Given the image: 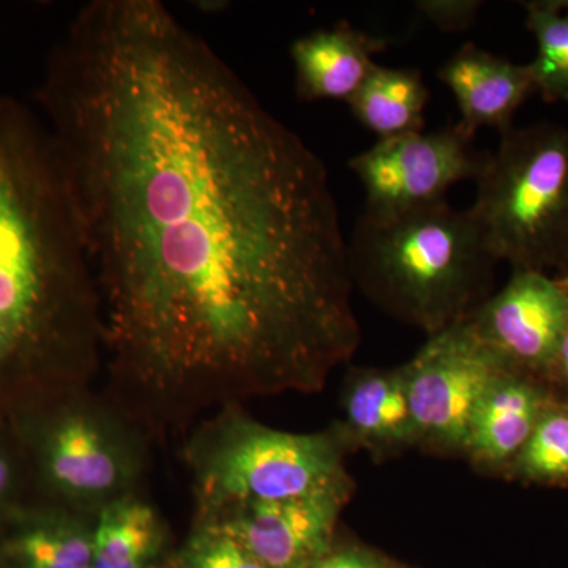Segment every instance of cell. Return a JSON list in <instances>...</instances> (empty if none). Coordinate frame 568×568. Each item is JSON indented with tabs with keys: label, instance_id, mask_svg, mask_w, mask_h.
<instances>
[{
	"label": "cell",
	"instance_id": "cell-1",
	"mask_svg": "<svg viewBox=\"0 0 568 568\" xmlns=\"http://www.w3.org/2000/svg\"><path fill=\"white\" fill-rule=\"evenodd\" d=\"M37 102L102 298V392L152 443L354 354L327 168L164 3L82 7Z\"/></svg>",
	"mask_w": 568,
	"mask_h": 568
},
{
	"label": "cell",
	"instance_id": "cell-2",
	"mask_svg": "<svg viewBox=\"0 0 568 568\" xmlns=\"http://www.w3.org/2000/svg\"><path fill=\"white\" fill-rule=\"evenodd\" d=\"M102 298L61 153L41 115L0 97V424L102 375Z\"/></svg>",
	"mask_w": 568,
	"mask_h": 568
},
{
	"label": "cell",
	"instance_id": "cell-3",
	"mask_svg": "<svg viewBox=\"0 0 568 568\" xmlns=\"http://www.w3.org/2000/svg\"><path fill=\"white\" fill-rule=\"evenodd\" d=\"M347 265L366 297L432 336L489 298L497 260L469 209L446 200L383 219L361 213Z\"/></svg>",
	"mask_w": 568,
	"mask_h": 568
},
{
	"label": "cell",
	"instance_id": "cell-4",
	"mask_svg": "<svg viewBox=\"0 0 568 568\" xmlns=\"http://www.w3.org/2000/svg\"><path fill=\"white\" fill-rule=\"evenodd\" d=\"M181 458L192 477L194 519L347 481L342 437L271 428L250 417L244 406L223 407L194 425Z\"/></svg>",
	"mask_w": 568,
	"mask_h": 568
},
{
	"label": "cell",
	"instance_id": "cell-5",
	"mask_svg": "<svg viewBox=\"0 0 568 568\" xmlns=\"http://www.w3.org/2000/svg\"><path fill=\"white\" fill-rule=\"evenodd\" d=\"M13 426L36 499L97 517L115 500L144 493L152 440L103 392H78Z\"/></svg>",
	"mask_w": 568,
	"mask_h": 568
},
{
	"label": "cell",
	"instance_id": "cell-6",
	"mask_svg": "<svg viewBox=\"0 0 568 568\" xmlns=\"http://www.w3.org/2000/svg\"><path fill=\"white\" fill-rule=\"evenodd\" d=\"M469 209L497 263L514 271L568 265V129L538 122L500 133Z\"/></svg>",
	"mask_w": 568,
	"mask_h": 568
},
{
	"label": "cell",
	"instance_id": "cell-7",
	"mask_svg": "<svg viewBox=\"0 0 568 568\" xmlns=\"http://www.w3.org/2000/svg\"><path fill=\"white\" fill-rule=\"evenodd\" d=\"M510 369L467 317L429 336L410 364L403 366L417 440L465 450L481 396Z\"/></svg>",
	"mask_w": 568,
	"mask_h": 568
},
{
	"label": "cell",
	"instance_id": "cell-8",
	"mask_svg": "<svg viewBox=\"0 0 568 568\" xmlns=\"http://www.w3.org/2000/svg\"><path fill=\"white\" fill-rule=\"evenodd\" d=\"M473 140L458 125L377 140L349 160L365 193L362 213L383 219L446 201L452 186L476 181L487 163L489 153Z\"/></svg>",
	"mask_w": 568,
	"mask_h": 568
},
{
	"label": "cell",
	"instance_id": "cell-9",
	"mask_svg": "<svg viewBox=\"0 0 568 568\" xmlns=\"http://www.w3.org/2000/svg\"><path fill=\"white\" fill-rule=\"evenodd\" d=\"M467 321L511 368L545 381L568 327V291L544 272L514 271Z\"/></svg>",
	"mask_w": 568,
	"mask_h": 568
},
{
	"label": "cell",
	"instance_id": "cell-10",
	"mask_svg": "<svg viewBox=\"0 0 568 568\" xmlns=\"http://www.w3.org/2000/svg\"><path fill=\"white\" fill-rule=\"evenodd\" d=\"M349 484L283 500H257L211 518L233 534L267 568H312L332 549Z\"/></svg>",
	"mask_w": 568,
	"mask_h": 568
},
{
	"label": "cell",
	"instance_id": "cell-11",
	"mask_svg": "<svg viewBox=\"0 0 568 568\" xmlns=\"http://www.w3.org/2000/svg\"><path fill=\"white\" fill-rule=\"evenodd\" d=\"M437 77L454 93L462 115L457 125L470 138L485 126L507 132L521 104L536 93L529 63L517 65L474 43L459 48Z\"/></svg>",
	"mask_w": 568,
	"mask_h": 568
},
{
	"label": "cell",
	"instance_id": "cell-12",
	"mask_svg": "<svg viewBox=\"0 0 568 568\" xmlns=\"http://www.w3.org/2000/svg\"><path fill=\"white\" fill-rule=\"evenodd\" d=\"M95 519L31 500L0 525V568L91 567Z\"/></svg>",
	"mask_w": 568,
	"mask_h": 568
},
{
	"label": "cell",
	"instance_id": "cell-13",
	"mask_svg": "<svg viewBox=\"0 0 568 568\" xmlns=\"http://www.w3.org/2000/svg\"><path fill=\"white\" fill-rule=\"evenodd\" d=\"M387 48L383 37L338 22L298 37L291 44L295 91L305 102H349L377 65L373 55Z\"/></svg>",
	"mask_w": 568,
	"mask_h": 568
},
{
	"label": "cell",
	"instance_id": "cell-14",
	"mask_svg": "<svg viewBox=\"0 0 568 568\" xmlns=\"http://www.w3.org/2000/svg\"><path fill=\"white\" fill-rule=\"evenodd\" d=\"M551 399L544 381L517 369L504 373L474 410L465 450L481 465H514Z\"/></svg>",
	"mask_w": 568,
	"mask_h": 568
},
{
	"label": "cell",
	"instance_id": "cell-15",
	"mask_svg": "<svg viewBox=\"0 0 568 568\" xmlns=\"http://www.w3.org/2000/svg\"><path fill=\"white\" fill-rule=\"evenodd\" d=\"M168 545L170 528L162 511L144 493H138L97 515L89 568H153Z\"/></svg>",
	"mask_w": 568,
	"mask_h": 568
},
{
	"label": "cell",
	"instance_id": "cell-16",
	"mask_svg": "<svg viewBox=\"0 0 568 568\" xmlns=\"http://www.w3.org/2000/svg\"><path fill=\"white\" fill-rule=\"evenodd\" d=\"M345 414L351 435L366 446L381 450L417 440L403 368L362 369L351 376Z\"/></svg>",
	"mask_w": 568,
	"mask_h": 568
},
{
	"label": "cell",
	"instance_id": "cell-17",
	"mask_svg": "<svg viewBox=\"0 0 568 568\" xmlns=\"http://www.w3.org/2000/svg\"><path fill=\"white\" fill-rule=\"evenodd\" d=\"M428 100L420 70L376 65L347 106L377 140H388L422 132Z\"/></svg>",
	"mask_w": 568,
	"mask_h": 568
},
{
	"label": "cell",
	"instance_id": "cell-18",
	"mask_svg": "<svg viewBox=\"0 0 568 568\" xmlns=\"http://www.w3.org/2000/svg\"><path fill=\"white\" fill-rule=\"evenodd\" d=\"M521 6L537 43L536 59L529 63L536 93L547 102L568 103V11L551 9L545 0Z\"/></svg>",
	"mask_w": 568,
	"mask_h": 568
},
{
	"label": "cell",
	"instance_id": "cell-19",
	"mask_svg": "<svg viewBox=\"0 0 568 568\" xmlns=\"http://www.w3.org/2000/svg\"><path fill=\"white\" fill-rule=\"evenodd\" d=\"M519 477L537 484L568 480V405L551 402L545 407L528 443L514 465Z\"/></svg>",
	"mask_w": 568,
	"mask_h": 568
},
{
	"label": "cell",
	"instance_id": "cell-20",
	"mask_svg": "<svg viewBox=\"0 0 568 568\" xmlns=\"http://www.w3.org/2000/svg\"><path fill=\"white\" fill-rule=\"evenodd\" d=\"M170 568H267L248 548L215 523L193 521L192 532Z\"/></svg>",
	"mask_w": 568,
	"mask_h": 568
},
{
	"label": "cell",
	"instance_id": "cell-21",
	"mask_svg": "<svg viewBox=\"0 0 568 568\" xmlns=\"http://www.w3.org/2000/svg\"><path fill=\"white\" fill-rule=\"evenodd\" d=\"M36 499L31 466L17 428L0 424V525Z\"/></svg>",
	"mask_w": 568,
	"mask_h": 568
},
{
	"label": "cell",
	"instance_id": "cell-22",
	"mask_svg": "<svg viewBox=\"0 0 568 568\" xmlns=\"http://www.w3.org/2000/svg\"><path fill=\"white\" fill-rule=\"evenodd\" d=\"M484 2L480 0H418L416 9L439 31L459 33L473 28Z\"/></svg>",
	"mask_w": 568,
	"mask_h": 568
},
{
	"label": "cell",
	"instance_id": "cell-23",
	"mask_svg": "<svg viewBox=\"0 0 568 568\" xmlns=\"http://www.w3.org/2000/svg\"><path fill=\"white\" fill-rule=\"evenodd\" d=\"M312 568H388L372 552L357 548L331 549Z\"/></svg>",
	"mask_w": 568,
	"mask_h": 568
},
{
	"label": "cell",
	"instance_id": "cell-24",
	"mask_svg": "<svg viewBox=\"0 0 568 568\" xmlns=\"http://www.w3.org/2000/svg\"><path fill=\"white\" fill-rule=\"evenodd\" d=\"M544 383L547 386H558L568 392V327L562 339H560L558 351H556Z\"/></svg>",
	"mask_w": 568,
	"mask_h": 568
},
{
	"label": "cell",
	"instance_id": "cell-25",
	"mask_svg": "<svg viewBox=\"0 0 568 568\" xmlns=\"http://www.w3.org/2000/svg\"><path fill=\"white\" fill-rule=\"evenodd\" d=\"M551 9L568 11V0H545Z\"/></svg>",
	"mask_w": 568,
	"mask_h": 568
},
{
	"label": "cell",
	"instance_id": "cell-26",
	"mask_svg": "<svg viewBox=\"0 0 568 568\" xmlns=\"http://www.w3.org/2000/svg\"><path fill=\"white\" fill-rule=\"evenodd\" d=\"M556 280H558V282L568 291V265L562 272H560L559 278Z\"/></svg>",
	"mask_w": 568,
	"mask_h": 568
}]
</instances>
